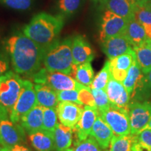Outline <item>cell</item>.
<instances>
[{
	"label": "cell",
	"mask_w": 151,
	"mask_h": 151,
	"mask_svg": "<svg viewBox=\"0 0 151 151\" xmlns=\"http://www.w3.org/2000/svg\"><path fill=\"white\" fill-rule=\"evenodd\" d=\"M4 48L18 74L32 76L41 69L46 48L23 33L14 34L7 38Z\"/></svg>",
	"instance_id": "cell-1"
},
{
	"label": "cell",
	"mask_w": 151,
	"mask_h": 151,
	"mask_svg": "<svg viewBox=\"0 0 151 151\" xmlns=\"http://www.w3.org/2000/svg\"><path fill=\"white\" fill-rule=\"evenodd\" d=\"M64 24L65 20L62 15L53 16L40 13L35 15L24 26L22 32L41 47L46 48L58 40Z\"/></svg>",
	"instance_id": "cell-2"
},
{
	"label": "cell",
	"mask_w": 151,
	"mask_h": 151,
	"mask_svg": "<svg viewBox=\"0 0 151 151\" xmlns=\"http://www.w3.org/2000/svg\"><path fill=\"white\" fill-rule=\"evenodd\" d=\"M72 37L58 39L46 48L43 65L49 71H59L71 76L73 60L71 51Z\"/></svg>",
	"instance_id": "cell-3"
},
{
	"label": "cell",
	"mask_w": 151,
	"mask_h": 151,
	"mask_svg": "<svg viewBox=\"0 0 151 151\" xmlns=\"http://www.w3.org/2000/svg\"><path fill=\"white\" fill-rule=\"evenodd\" d=\"M22 83L20 76L13 71L0 77V120L9 119L21 92Z\"/></svg>",
	"instance_id": "cell-4"
},
{
	"label": "cell",
	"mask_w": 151,
	"mask_h": 151,
	"mask_svg": "<svg viewBox=\"0 0 151 151\" xmlns=\"http://www.w3.org/2000/svg\"><path fill=\"white\" fill-rule=\"evenodd\" d=\"M32 78L35 84H46L56 92L78 90L81 86L71 76L59 71H49L45 67L35 73Z\"/></svg>",
	"instance_id": "cell-5"
},
{
	"label": "cell",
	"mask_w": 151,
	"mask_h": 151,
	"mask_svg": "<svg viewBox=\"0 0 151 151\" xmlns=\"http://www.w3.org/2000/svg\"><path fill=\"white\" fill-rule=\"evenodd\" d=\"M104 121L110 127L115 136H126L131 134L128 109L111 105L99 113Z\"/></svg>",
	"instance_id": "cell-6"
},
{
	"label": "cell",
	"mask_w": 151,
	"mask_h": 151,
	"mask_svg": "<svg viewBox=\"0 0 151 151\" xmlns=\"http://www.w3.org/2000/svg\"><path fill=\"white\" fill-rule=\"evenodd\" d=\"M37 104L35 85L31 81L23 80L21 92L11 111L9 118L13 122L18 123L21 118Z\"/></svg>",
	"instance_id": "cell-7"
},
{
	"label": "cell",
	"mask_w": 151,
	"mask_h": 151,
	"mask_svg": "<svg viewBox=\"0 0 151 151\" xmlns=\"http://www.w3.org/2000/svg\"><path fill=\"white\" fill-rule=\"evenodd\" d=\"M129 116L131 134L137 135L146 128L151 118V102L132 101L129 105Z\"/></svg>",
	"instance_id": "cell-8"
},
{
	"label": "cell",
	"mask_w": 151,
	"mask_h": 151,
	"mask_svg": "<svg viewBox=\"0 0 151 151\" xmlns=\"http://www.w3.org/2000/svg\"><path fill=\"white\" fill-rule=\"evenodd\" d=\"M129 20L113 14L110 11L105 10L101 16L99 40L101 42L109 38L122 35L125 32Z\"/></svg>",
	"instance_id": "cell-9"
},
{
	"label": "cell",
	"mask_w": 151,
	"mask_h": 151,
	"mask_svg": "<svg viewBox=\"0 0 151 151\" xmlns=\"http://www.w3.org/2000/svg\"><path fill=\"white\" fill-rule=\"evenodd\" d=\"M26 132L20 123L11 120H0V145L3 148H10L17 144H23Z\"/></svg>",
	"instance_id": "cell-10"
},
{
	"label": "cell",
	"mask_w": 151,
	"mask_h": 151,
	"mask_svg": "<svg viewBox=\"0 0 151 151\" xmlns=\"http://www.w3.org/2000/svg\"><path fill=\"white\" fill-rule=\"evenodd\" d=\"M84 105L69 101H59L55 110L60 123L73 129L84 110Z\"/></svg>",
	"instance_id": "cell-11"
},
{
	"label": "cell",
	"mask_w": 151,
	"mask_h": 151,
	"mask_svg": "<svg viewBox=\"0 0 151 151\" xmlns=\"http://www.w3.org/2000/svg\"><path fill=\"white\" fill-rule=\"evenodd\" d=\"M99 116L97 108L85 106L80 120L73 129L76 139L81 141L89 137L92 127Z\"/></svg>",
	"instance_id": "cell-12"
},
{
	"label": "cell",
	"mask_w": 151,
	"mask_h": 151,
	"mask_svg": "<svg viewBox=\"0 0 151 151\" xmlns=\"http://www.w3.org/2000/svg\"><path fill=\"white\" fill-rule=\"evenodd\" d=\"M106 91L111 105L129 110L131 97L122 83L119 82L111 76Z\"/></svg>",
	"instance_id": "cell-13"
},
{
	"label": "cell",
	"mask_w": 151,
	"mask_h": 151,
	"mask_svg": "<svg viewBox=\"0 0 151 151\" xmlns=\"http://www.w3.org/2000/svg\"><path fill=\"white\" fill-rule=\"evenodd\" d=\"M71 51L73 64L76 65L91 62L94 58V52L91 45L82 35H78L72 37Z\"/></svg>",
	"instance_id": "cell-14"
},
{
	"label": "cell",
	"mask_w": 151,
	"mask_h": 151,
	"mask_svg": "<svg viewBox=\"0 0 151 151\" xmlns=\"http://www.w3.org/2000/svg\"><path fill=\"white\" fill-rule=\"evenodd\" d=\"M101 49L109 60L131 51L133 46L124 35L109 38L101 42Z\"/></svg>",
	"instance_id": "cell-15"
},
{
	"label": "cell",
	"mask_w": 151,
	"mask_h": 151,
	"mask_svg": "<svg viewBox=\"0 0 151 151\" xmlns=\"http://www.w3.org/2000/svg\"><path fill=\"white\" fill-rule=\"evenodd\" d=\"M135 58V52L133 49L127 53L109 60L111 76L119 82H123Z\"/></svg>",
	"instance_id": "cell-16"
},
{
	"label": "cell",
	"mask_w": 151,
	"mask_h": 151,
	"mask_svg": "<svg viewBox=\"0 0 151 151\" xmlns=\"http://www.w3.org/2000/svg\"><path fill=\"white\" fill-rule=\"evenodd\" d=\"M99 2L105 10L110 11L128 20L134 19L136 5L131 0H99Z\"/></svg>",
	"instance_id": "cell-17"
},
{
	"label": "cell",
	"mask_w": 151,
	"mask_h": 151,
	"mask_svg": "<svg viewBox=\"0 0 151 151\" xmlns=\"http://www.w3.org/2000/svg\"><path fill=\"white\" fill-rule=\"evenodd\" d=\"M43 111L44 107L37 104L20 120V124L29 135L43 130Z\"/></svg>",
	"instance_id": "cell-18"
},
{
	"label": "cell",
	"mask_w": 151,
	"mask_h": 151,
	"mask_svg": "<svg viewBox=\"0 0 151 151\" xmlns=\"http://www.w3.org/2000/svg\"><path fill=\"white\" fill-rule=\"evenodd\" d=\"M90 136L97 141L102 150H106L109 148L114 134L106 122L99 116L92 127Z\"/></svg>",
	"instance_id": "cell-19"
},
{
	"label": "cell",
	"mask_w": 151,
	"mask_h": 151,
	"mask_svg": "<svg viewBox=\"0 0 151 151\" xmlns=\"http://www.w3.org/2000/svg\"><path fill=\"white\" fill-rule=\"evenodd\" d=\"M72 128L58 123L53 132L55 151H66L71 148L73 141Z\"/></svg>",
	"instance_id": "cell-20"
},
{
	"label": "cell",
	"mask_w": 151,
	"mask_h": 151,
	"mask_svg": "<svg viewBox=\"0 0 151 151\" xmlns=\"http://www.w3.org/2000/svg\"><path fill=\"white\" fill-rule=\"evenodd\" d=\"M32 146L37 151H54L55 150L53 133L41 130L29 135Z\"/></svg>",
	"instance_id": "cell-21"
},
{
	"label": "cell",
	"mask_w": 151,
	"mask_h": 151,
	"mask_svg": "<svg viewBox=\"0 0 151 151\" xmlns=\"http://www.w3.org/2000/svg\"><path fill=\"white\" fill-rule=\"evenodd\" d=\"M35 89L38 104L46 108H56L59 101L55 90L46 84H35Z\"/></svg>",
	"instance_id": "cell-22"
},
{
	"label": "cell",
	"mask_w": 151,
	"mask_h": 151,
	"mask_svg": "<svg viewBox=\"0 0 151 151\" xmlns=\"http://www.w3.org/2000/svg\"><path fill=\"white\" fill-rule=\"evenodd\" d=\"M124 35L127 37L133 48L143 44L148 39L143 25L136 19L129 20Z\"/></svg>",
	"instance_id": "cell-23"
},
{
	"label": "cell",
	"mask_w": 151,
	"mask_h": 151,
	"mask_svg": "<svg viewBox=\"0 0 151 151\" xmlns=\"http://www.w3.org/2000/svg\"><path fill=\"white\" fill-rule=\"evenodd\" d=\"M143 76V73L135 58L133 63L127 71V76L122 82V84L127 91L128 94H129L130 97H132L137 87L139 86Z\"/></svg>",
	"instance_id": "cell-24"
},
{
	"label": "cell",
	"mask_w": 151,
	"mask_h": 151,
	"mask_svg": "<svg viewBox=\"0 0 151 151\" xmlns=\"http://www.w3.org/2000/svg\"><path fill=\"white\" fill-rule=\"evenodd\" d=\"M94 70L92 69L91 62H85L78 65H73L72 76L77 82L86 87L91 86L94 79Z\"/></svg>",
	"instance_id": "cell-25"
},
{
	"label": "cell",
	"mask_w": 151,
	"mask_h": 151,
	"mask_svg": "<svg viewBox=\"0 0 151 151\" xmlns=\"http://www.w3.org/2000/svg\"><path fill=\"white\" fill-rule=\"evenodd\" d=\"M133 49L138 64L143 74H146L151 69V49L146 42Z\"/></svg>",
	"instance_id": "cell-26"
},
{
	"label": "cell",
	"mask_w": 151,
	"mask_h": 151,
	"mask_svg": "<svg viewBox=\"0 0 151 151\" xmlns=\"http://www.w3.org/2000/svg\"><path fill=\"white\" fill-rule=\"evenodd\" d=\"M137 141V135L113 136L109 151H132L134 143Z\"/></svg>",
	"instance_id": "cell-27"
},
{
	"label": "cell",
	"mask_w": 151,
	"mask_h": 151,
	"mask_svg": "<svg viewBox=\"0 0 151 151\" xmlns=\"http://www.w3.org/2000/svg\"><path fill=\"white\" fill-rule=\"evenodd\" d=\"M134 98L137 101H148L151 98V69L146 74H143L141 83L132 94L131 99Z\"/></svg>",
	"instance_id": "cell-28"
},
{
	"label": "cell",
	"mask_w": 151,
	"mask_h": 151,
	"mask_svg": "<svg viewBox=\"0 0 151 151\" xmlns=\"http://www.w3.org/2000/svg\"><path fill=\"white\" fill-rule=\"evenodd\" d=\"M111 76L109 61L107 60L101 70L94 76L90 88L91 89H101L105 90Z\"/></svg>",
	"instance_id": "cell-29"
},
{
	"label": "cell",
	"mask_w": 151,
	"mask_h": 151,
	"mask_svg": "<svg viewBox=\"0 0 151 151\" xmlns=\"http://www.w3.org/2000/svg\"><path fill=\"white\" fill-rule=\"evenodd\" d=\"M102 149L98 144L97 141L91 136H89L84 140L76 139L72 148L66 151H102Z\"/></svg>",
	"instance_id": "cell-30"
},
{
	"label": "cell",
	"mask_w": 151,
	"mask_h": 151,
	"mask_svg": "<svg viewBox=\"0 0 151 151\" xmlns=\"http://www.w3.org/2000/svg\"><path fill=\"white\" fill-rule=\"evenodd\" d=\"M58 114L55 109L44 107L43 119V129L53 133L58 122Z\"/></svg>",
	"instance_id": "cell-31"
},
{
	"label": "cell",
	"mask_w": 151,
	"mask_h": 151,
	"mask_svg": "<svg viewBox=\"0 0 151 151\" xmlns=\"http://www.w3.org/2000/svg\"><path fill=\"white\" fill-rule=\"evenodd\" d=\"M92 95H93L94 101L99 113L107 109L111 106L106 91L101 89H91Z\"/></svg>",
	"instance_id": "cell-32"
},
{
	"label": "cell",
	"mask_w": 151,
	"mask_h": 151,
	"mask_svg": "<svg viewBox=\"0 0 151 151\" xmlns=\"http://www.w3.org/2000/svg\"><path fill=\"white\" fill-rule=\"evenodd\" d=\"M81 0H59L58 9L63 15H72L78 11Z\"/></svg>",
	"instance_id": "cell-33"
},
{
	"label": "cell",
	"mask_w": 151,
	"mask_h": 151,
	"mask_svg": "<svg viewBox=\"0 0 151 151\" xmlns=\"http://www.w3.org/2000/svg\"><path fill=\"white\" fill-rule=\"evenodd\" d=\"M78 98L81 104L97 108L95 101L90 87H86L81 84L78 88Z\"/></svg>",
	"instance_id": "cell-34"
},
{
	"label": "cell",
	"mask_w": 151,
	"mask_h": 151,
	"mask_svg": "<svg viewBox=\"0 0 151 151\" xmlns=\"http://www.w3.org/2000/svg\"><path fill=\"white\" fill-rule=\"evenodd\" d=\"M135 9L134 19L141 24H151V9L145 4H137Z\"/></svg>",
	"instance_id": "cell-35"
},
{
	"label": "cell",
	"mask_w": 151,
	"mask_h": 151,
	"mask_svg": "<svg viewBox=\"0 0 151 151\" xmlns=\"http://www.w3.org/2000/svg\"><path fill=\"white\" fill-rule=\"evenodd\" d=\"M57 94L59 101H69L81 104L78 98V90H62L57 92Z\"/></svg>",
	"instance_id": "cell-36"
},
{
	"label": "cell",
	"mask_w": 151,
	"mask_h": 151,
	"mask_svg": "<svg viewBox=\"0 0 151 151\" xmlns=\"http://www.w3.org/2000/svg\"><path fill=\"white\" fill-rule=\"evenodd\" d=\"M9 8L18 11H26L32 4L33 0H1Z\"/></svg>",
	"instance_id": "cell-37"
},
{
	"label": "cell",
	"mask_w": 151,
	"mask_h": 151,
	"mask_svg": "<svg viewBox=\"0 0 151 151\" xmlns=\"http://www.w3.org/2000/svg\"><path fill=\"white\" fill-rule=\"evenodd\" d=\"M137 141L141 146L151 151V129H145L137 135Z\"/></svg>",
	"instance_id": "cell-38"
},
{
	"label": "cell",
	"mask_w": 151,
	"mask_h": 151,
	"mask_svg": "<svg viewBox=\"0 0 151 151\" xmlns=\"http://www.w3.org/2000/svg\"><path fill=\"white\" fill-rule=\"evenodd\" d=\"M9 71V60L4 52L0 50V77Z\"/></svg>",
	"instance_id": "cell-39"
},
{
	"label": "cell",
	"mask_w": 151,
	"mask_h": 151,
	"mask_svg": "<svg viewBox=\"0 0 151 151\" xmlns=\"http://www.w3.org/2000/svg\"><path fill=\"white\" fill-rule=\"evenodd\" d=\"M4 151H32L27 146L23 144H17L10 148H3Z\"/></svg>",
	"instance_id": "cell-40"
},
{
	"label": "cell",
	"mask_w": 151,
	"mask_h": 151,
	"mask_svg": "<svg viewBox=\"0 0 151 151\" xmlns=\"http://www.w3.org/2000/svg\"><path fill=\"white\" fill-rule=\"evenodd\" d=\"M142 25L144 28L148 39H151V24H143Z\"/></svg>",
	"instance_id": "cell-41"
},
{
	"label": "cell",
	"mask_w": 151,
	"mask_h": 151,
	"mask_svg": "<svg viewBox=\"0 0 151 151\" xmlns=\"http://www.w3.org/2000/svg\"><path fill=\"white\" fill-rule=\"evenodd\" d=\"M131 1L137 4H145L150 0H131Z\"/></svg>",
	"instance_id": "cell-42"
},
{
	"label": "cell",
	"mask_w": 151,
	"mask_h": 151,
	"mask_svg": "<svg viewBox=\"0 0 151 151\" xmlns=\"http://www.w3.org/2000/svg\"><path fill=\"white\" fill-rule=\"evenodd\" d=\"M145 129H151V118L150 119V120H149L148 123V124H147V126L146 127V128H145Z\"/></svg>",
	"instance_id": "cell-43"
},
{
	"label": "cell",
	"mask_w": 151,
	"mask_h": 151,
	"mask_svg": "<svg viewBox=\"0 0 151 151\" xmlns=\"http://www.w3.org/2000/svg\"><path fill=\"white\" fill-rule=\"evenodd\" d=\"M146 44L148 45V46L150 47V49H151V39H148L146 41Z\"/></svg>",
	"instance_id": "cell-44"
},
{
	"label": "cell",
	"mask_w": 151,
	"mask_h": 151,
	"mask_svg": "<svg viewBox=\"0 0 151 151\" xmlns=\"http://www.w3.org/2000/svg\"><path fill=\"white\" fill-rule=\"evenodd\" d=\"M145 5H146V6L148 7V8L151 9V0H150V1H148V2H147L146 4H145Z\"/></svg>",
	"instance_id": "cell-45"
},
{
	"label": "cell",
	"mask_w": 151,
	"mask_h": 151,
	"mask_svg": "<svg viewBox=\"0 0 151 151\" xmlns=\"http://www.w3.org/2000/svg\"><path fill=\"white\" fill-rule=\"evenodd\" d=\"M0 151H4V150H3V148H2V147H1V146L0 147Z\"/></svg>",
	"instance_id": "cell-46"
},
{
	"label": "cell",
	"mask_w": 151,
	"mask_h": 151,
	"mask_svg": "<svg viewBox=\"0 0 151 151\" xmlns=\"http://www.w3.org/2000/svg\"><path fill=\"white\" fill-rule=\"evenodd\" d=\"M105 151H109L108 150H105Z\"/></svg>",
	"instance_id": "cell-47"
}]
</instances>
